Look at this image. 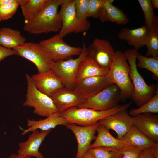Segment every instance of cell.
<instances>
[{"instance_id":"obj_1","label":"cell","mask_w":158,"mask_h":158,"mask_svg":"<svg viewBox=\"0 0 158 158\" xmlns=\"http://www.w3.org/2000/svg\"><path fill=\"white\" fill-rule=\"evenodd\" d=\"M62 0L50 1L31 19L25 24L24 30L33 34L57 32L62 27L58 9Z\"/></svg>"},{"instance_id":"obj_2","label":"cell","mask_w":158,"mask_h":158,"mask_svg":"<svg viewBox=\"0 0 158 158\" xmlns=\"http://www.w3.org/2000/svg\"><path fill=\"white\" fill-rule=\"evenodd\" d=\"M130 72V66L123 53L115 51L111 67L106 76L111 82L118 87L121 101L124 102L131 98L133 92Z\"/></svg>"},{"instance_id":"obj_3","label":"cell","mask_w":158,"mask_h":158,"mask_svg":"<svg viewBox=\"0 0 158 158\" xmlns=\"http://www.w3.org/2000/svg\"><path fill=\"white\" fill-rule=\"evenodd\" d=\"M123 53L130 66V77L134 88L131 98L139 107L151 99L158 86L147 85L138 71L136 63L137 51L134 49H130L126 50Z\"/></svg>"},{"instance_id":"obj_4","label":"cell","mask_w":158,"mask_h":158,"mask_svg":"<svg viewBox=\"0 0 158 158\" xmlns=\"http://www.w3.org/2000/svg\"><path fill=\"white\" fill-rule=\"evenodd\" d=\"M133 101L123 104L117 105L113 108L105 111L72 107L60 113L68 123H73L81 126L92 125L100 120L118 111L126 110Z\"/></svg>"},{"instance_id":"obj_5","label":"cell","mask_w":158,"mask_h":158,"mask_svg":"<svg viewBox=\"0 0 158 158\" xmlns=\"http://www.w3.org/2000/svg\"><path fill=\"white\" fill-rule=\"evenodd\" d=\"M25 76L27 90L23 105L33 107L34 113L42 117H47L59 113L51 99L36 88L31 76L27 74Z\"/></svg>"},{"instance_id":"obj_6","label":"cell","mask_w":158,"mask_h":158,"mask_svg":"<svg viewBox=\"0 0 158 158\" xmlns=\"http://www.w3.org/2000/svg\"><path fill=\"white\" fill-rule=\"evenodd\" d=\"M58 14L62 22V27L58 33L63 38L68 34L83 32L90 26L87 20H80L77 18L74 6V0H62Z\"/></svg>"},{"instance_id":"obj_7","label":"cell","mask_w":158,"mask_h":158,"mask_svg":"<svg viewBox=\"0 0 158 158\" xmlns=\"http://www.w3.org/2000/svg\"><path fill=\"white\" fill-rule=\"evenodd\" d=\"M81 54L76 58L52 61L50 68L62 81L64 87L73 89L76 83L75 77L77 70L81 61L88 54V50L84 42Z\"/></svg>"},{"instance_id":"obj_8","label":"cell","mask_w":158,"mask_h":158,"mask_svg":"<svg viewBox=\"0 0 158 158\" xmlns=\"http://www.w3.org/2000/svg\"><path fill=\"white\" fill-rule=\"evenodd\" d=\"M19 56L33 63L37 68L38 73L46 72L51 70L53 61L44 47L40 43L25 42L13 49Z\"/></svg>"},{"instance_id":"obj_9","label":"cell","mask_w":158,"mask_h":158,"mask_svg":"<svg viewBox=\"0 0 158 158\" xmlns=\"http://www.w3.org/2000/svg\"><path fill=\"white\" fill-rule=\"evenodd\" d=\"M121 101L120 90L114 84L106 87L94 95L85 99L77 107L98 111L109 110Z\"/></svg>"},{"instance_id":"obj_10","label":"cell","mask_w":158,"mask_h":158,"mask_svg":"<svg viewBox=\"0 0 158 158\" xmlns=\"http://www.w3.org/2000/svg\"><path fill=\"white\" fill-rule=\"evenodd\" d=\"M39 43L54 61L66 59L72 56L79 55L82 51V48L73 47L67 44L59 34L41 41Z\"/></svg>"},{"instance_id":"obj_11","label":"cell","mask_w":158,"mask_h":158,"mask_svg":"<svg viewBox=\"0 0 158 158\" xmlns=\"http://www.w3.org/2000/svg\"><path fill=\"white\" fill-rule=\"evenodd\" d=\"M87 49V55L99 66L109 71L115 51L110 43L104 39L95 38Z\"/></svg>"},{"instance_id":"obj_12","label":"cell","mask_w":158,"mask_h":158,"mask_svg":"<svg viewBox=\"0 0 158 158\" xmlns=\"http://www.w3.org/2000/svg\"><path fill=\"white\" fill-rule=\"evenodd\" d=\"M134 116L130 115L127 109L118 111L99 121L100 124L115 131L117 138L122 140L124 135L133 124Z\"/></svg>"},{"instance_id":"obj_13","label":"cell","mask_w":158,"mask_h":158,"mask_svg":"<svg viewBox=\"0 0 158 158\" xmlns=\"http://www.w3.org/2000/svg\"><path fill=\"white\" fill-rule=\"evenodd\" d=\"M99 125V122L93 124L80 126L73 123H68L66 126L75 135L78 143L75 158H82L90 148L91 142L95 138V135Z\"/></svg>"},{"instance_id":"obj_14","label":"cell","mask_w":158,"mask_h":158,"mask_svg":"<svg viewBox=\"0 0 158 158\" xmlns=\"http://www.w3.org/2000/svg\"><path fill=\"white\" fill-rule=\"evenodd\" d=\"M114 84L106 75L85 78L76 82L73 89L83 99H86L108 86Z\"/></svg>"},{"instance_id":"obj_15","label":"cell","mask_w":158,"mask_h":158,"mask_svg":"<svg viewBox=\"0 0 158 158\" xmlns=\"http://www.w3.org/2000/svg\"><path fill=\"white\" fill-rule=\"evenodd\" d=\"M49 97L52 100L59 113L69 108L78 107L85 100L73 89L65 87L56 91Z\"/></svg>"},{"instance_id":"obj_16","label":"cell","mask_w":158,"mask_h":158,"mask_svg":"<svg viewBox=\"0 0 158 158\" xmlns=\"http://www.w3.org/2000/svg\"><path fill=\"white\" fill-rule=\"evenodd\" d=\"M52 129L39 131L37 130L30 134L27 140L19 144L17 150L18 154L28 155L36 158H44L39 151L40 147L42 142Z\"/></svg>"},{"instance_id":"obj_17","label":"cell","mask_w":158,"mask_h":158,"mask_svg":"<svg viewBox=\"0 0 158 158\" xmlns=\"http://www.w3.org/2000/svg\"><path fill=\"white\" fill-rule=\"evenodd\" d=\"M31 77L36 88L49 96L65 87L62 80L51 69L45 73L34 74Z\"/></svg>"},{"instance_id":"obj_18","label":"cell","mask_w":158,"mask_h":158,"mask_svg":"<svg viewBox=\"0 0 158 158\" xmlns=\"http://www.w3.org/2000/svg\"><path fill=\"white\" fill-rule=\"evenodd\" d=\"M140 114L134 116L133 125L147 137L158 143V116Z\"/></svg>"},{"instance_id":"obj_19","label":"cell","mask_w":158,"mask_h":158,"mask_svg":"<svg viewBox=\"0 0 158 158\" xmlns=\"http://www.w3.org/2000/svg\"><path fill=\"white\" fill-rule=\"evenodd\" d=\"M149 32L144 25L134 29L127 28L121 29L118 34L119 39L127 41L137 51L145 45Z\"/></svg>"},{"instance_id":"obj_20","label":"cell","mask_w":158,"mask_h":158,"mask_svg":"<svg viewBox=\"0 0 158 158\" xmlns=\"http://www.w3.org/2000/svg\"><path fill=\"white\" fill-rule=\"evenodd\" d=\"M27 122L28 128L23 130L21 133L22 135L29 132H33L38 129L42 130H48L54 128L58 125L66 126L68 123L65 119L59 113L38 121L28 119Z\"/></svg>"},{"instance_id":"obj_21","label":"cell","mask_w":158,"mask_h":158,"mask_svg":"<svg viewBox=\"0 0 158 158\" xmlns=\"http://www.w3.org/2000/svg\"><path fill=\"white\" fill-rule=\"evenodd\" d=\"M108 71L87 55L79 64L76 75V82L85 78L106 75Z\"/></svg>"},{"instance_id":"obj_22","label":"cell","mask_w":158,"mask_h":158,"mask_svg":"<svg viewBox=\"0 0 158 158\" xmlns=\"http://www.w3.org/2000/svg\"><path fill=\"white\" fill-rule=\"evenodd\" d=\"M102 22L107 21L119 25H124L129 20L123 11L111 3L109 0H102V7L98 18Z\"/></svg>"},{"instance_id":"obj_23","label":"cell","mask_w":158,"mask_h":158,"mask_svg":"<svg viewBox=\"0 0 158 158\" xmlns=\"http://www.w3.org/2000/svg\"><path fill=\"white\" fill-rule=\"evenodd\" d=\"M96 131L97 136L95 137L94 142L90 145V149L99 147H113L122 148L129 146L122 140L114 137L106 127L100 124Z\"/></svg>"},{"instance_id":"obj_24","label":"cell","mask_w":158,"mask_h":158,"mask_svg":"<svg viewBox=\"0 0 158 158\" xmlns=\"http://www.w3.org/2000/svg\"><path fill=\"white\" fill-rule=\"evenodd\" d=\"M122 140L128 145L142 150L151 147L156 143L147 137L133 125L123 136Z\"/></svg>"},{"instance_id":"obj_25","label":"cell","mask_w":158,"mask_h":158,"mask_svg":"<svg viewBox=\"0 0 158 158\" xmlns=\"http://www.w3.org/2000/svg\"><path fill=\"white\" fill-rule=\"evenodd\" d=\"M26 41L18 30L6 27L0 29V45L4 47L13 49Z\"/></svg>"},{"instance_id":"obj_26","label":"cell","mask_w":158,"mask_h":158,"mask_svg":"<svg viewBox=\"0 0 158 158\" xmlns=\"http://www.w3.org/2000/svg\"><path fill=\"white\" fill-rule=\"evenodd\" d=\"M50 0H18L25 24L33 18Z\"/></svg>"},{"instance_id":"obj_27","label":"cell","mask_w":158,"mask_h":158,"mask_svg":"<svg viewBox=\"0 0 158 158\" xmlns=\"http://www.w3.org/2000/svg\"><path fill=\"white\" fill-rule=\"evenodd\" d=\"M138 1L143 13L144 25L149 32L158 31V18L154 13L150 0H138Z\"/></svg>"},{"instance_id":"obj_28","label":"cell","mask_w":158,"mask_h":158,"mask_svg":"<svg viewBox=\"0 0 158 158\" xmlns=\"http://www.w3.org/2000/svg\"><path fill=\"white\" fill-rule=\"evenodd\" d=\"M122 148L99 147L88 151L95 158H123Z\"/></svg>"},{"instance_id":"obj_29","label":"cell","mask_w":158,"mask_h":158,"mask_svg":"<svg viewBox=\"0 0 158 158\" xmlns=\"http://www.w3.org/2000/svg\"><path fill=\"white\" fill-rule=\"evenodd\" d=\"M158 113V87L150 100L138 108L130 109L128 114L130 115L133 116L142 114H157Z\"/></svg>"},{"instance_id":"obj_30","label":"cell","mask_w":158,"mask_h":158,"mask_svg":"<svg viewBox=\"0 0 158 158\" xmlns=\"http://www.w3.org/2000/svg\"><path fill=\"white\" fill-rule=\"evenodd\" d=\"M137 67L146 69L158 78V57L144 56L138 53L137 57Z\"/></svg>"},{"instance_id":"obj_31","label":"cell","mask_w":158,"mask_h":158,"mask_svg":"<svg viewBox=\"0 0 158 158\" xmlns=\"http://www.w3.org/2000/svg\"><path fill=\"white\" fill-rule=\"evenodd\" d=\"M145 46L147 48L145 56L158 57V31L149 32Z\"/></svg>"},{"instance_id":"obj_32","label":"cell","mask_w":158,"mask_h":158,"mask_svg":"<svg viewBox=\"0 0 158 158\" xmlns=\"http://www.w3.org/2000/svg\"><path fill=\"white\" fill-rule=\"evenodd\" d=\"M90 0H74L77 17L80 20H87Z\"/></svg>"},{"instance_id":"obj_33","label":"cell","mask_w":158,"mask_h":158,"mask_svg":"<svg viewBox=\"0 0 158 158\" xmlns=\"http://www.w3.org/2000/svg\"><path fill=\"white\" fill-rule=\"evenodd\" d=\"M19 6L18 0L0 7V22L7 20L12 17Z\"/></svg>"},{"instance_id":"obj_34","label":"cell","mask_w":158,"mask_h":158,"mask_svg":"<svg viewBox=\"0 0 158 158\" xmlns=\"http://www.w3.org/2000/svg\"><path fill=\"white\" fill-rule=\"evenodd\" d=\"M102 0H90L88 17L98 18L102 10Z\"/></svg>"},{"instance_id":"obj_35","label":"cell","mask_w":158,"mask_h":158,"mask_svg":"<svg viewBox=\"0 0 158 158\" xmlns=\"http://www.w3.org/2000/svg\"><path fill=\"white\" fill-rule=\"evenodd\" d=\"M121 150L123 158H138L143 150L137 147L128 146L122 147Z\"/></svg>"},{"instance_id":"obj_36","label":"cell","mask_w":158,"mask_h":158,"mask_svg":"<svg viewBox=\"0 0 158 158\" xmlns=\"http://www.w3.org/2000/svg\"><path fill=\"white\" fill-rule=\"evenodd\" d=\"M138 158H158V143L142 150Z\"/></svg>"},{"instance_id":"obj_37","label":"cell","mask_w":158,"mask_h":158,"mask_svg":"<svg viewBox=\"0 0 158 158\" xmlns=\"http://www.w3.org/2000/svg\"><path fill=\"white\" fill-rule=\"evenodd\" d=\"M13 55L18 56L14 49L6 48L0 45V61L7 57Z\"/></svg>"},{"instance_id":"obj_38","label":"cell","mask_w":158,"mask_h":158,"mask_svg":"<svg viewBox=\"0 0 158 158\" xmlns=\"http://www.w3.org/2000/svg\"><path fill=\"white\" fill-rule=\"evenodd\" d=\"M31 157L28 155H23L18 154H11L8 158H31Z\"/></svg>"},{"instance_id":"obj_39","label":"cell","mask_w":158,"mask_h":158,"mask_svg":"<svg viewBox=\"0 0 158 158\" xmlns=\"http://www.w3.org/2000/svg\"><path fill=\"white\" fill-rule=\"evenodd\" d=\"M16 0H0V7L11 4Z\"/></svg>"},{"instance_id":"obj_40","label":"cell","mask_w":158,"mask_h":158,"mask_svg":"<svg viewBox=\"0 0 158 158\" xmlns=\"http://www.w3.org/2000/svg\"><path fill=\"white\" fill-rule=\"evenodd\" d=\"M151 5L153 8L158 9V0H150Z\"/></svg>"},{"instance_id":"obj_41","label":"cell","mask_w":158,"mask_h":158,"mask_svg":"<svg viewBox=\"0 0 158 158\" xmlns=\"http://www.w3.org/2000/svg\"><path fill=\"white\" fill-rule=\"evenodd\" d=\"M82 158H95L88 151L86 152L83 155Z\"/></svg>"}]
</instances>
